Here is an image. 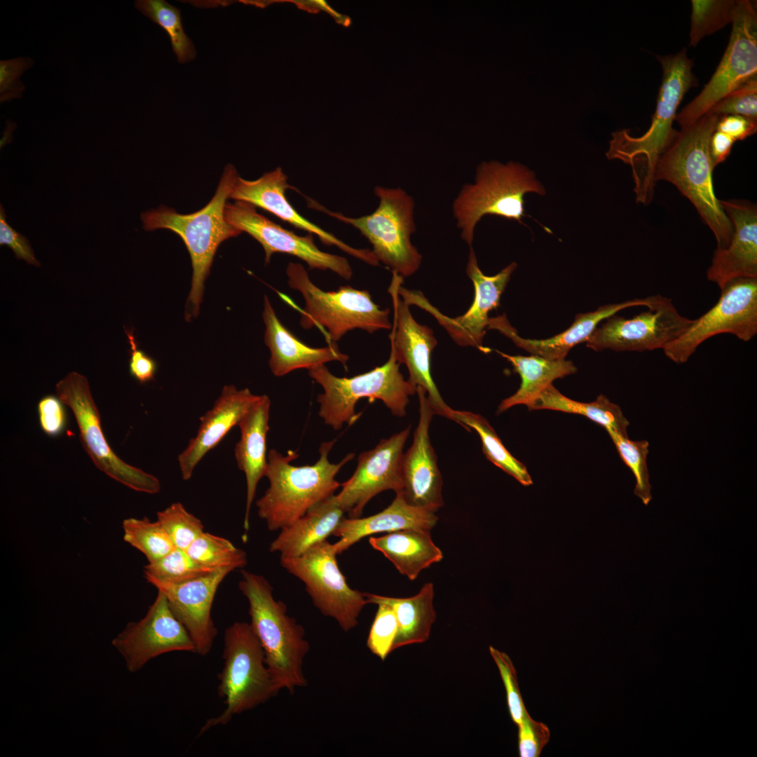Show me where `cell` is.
Masks as SVG:
<instances>
[{
  "label": "cell",
  "instance_id": "f546056e",
  "mask_svg": "<svg viewBox=\"0 0 757 757\" xmlns=\"http://www.w3.org/2000/svg\"><path fill=\"white\" fill-rule=\"evenodd\" d=\"M344 512L337 504L334 494L316 504L292 524L282 528L270 545L271 552L280 557H296L315 544L333 535Z\"/></svg>",
  "mask_w": 757,
  "mask_h": 757
},
{
  "label": "cell",
  "instance_id": "4fadbf2b",
  "mask_svg": "<svg viewBox=\"0 0 757 757\" xmlns=\"http://www.w3.org/2000/svg\"><path fill=\"white\" fill-rule=\"evenodd\" d=\"M757 72V14L749 0H737L728 45L714 74L700 93L678 114L676 120L687 127L725 95L747 81Z\"/></svg>",
  "mask_w": 757,
  "mask_h": 757
},
{
  "label": "cell",
  "instance_id": "5bb4252c",
  "mask_svg": "<svg viewBox=\"0 0 757 757\" xmlns=\"http://www.w3.org/2000/svg\"><path fill=\"white\" fill-rule=\"evenodd\" d=\"M749 341L757 334V278H737L722 289L716 304L662 350L673 362L688 361L706 340L720 334Z\"/></svg>",
  "mask_w": 757,
  "mask_h": 757
},
{
  "label": "cell",
  "instance_id": "7c38bea8",
  "mask_svg": "<svg viewBox=\"0 0 757 757\" xmlns=\"http://www.w3.org/2000/svg\"><path fill=\"white\" fill-rule=\"evenodd\" d=\"M334 545L318 543L296 557H280V565L302 581L314 606L335 620L344 632L358 624L366 604L364 594L352 589L340 571Z\"/></svg>",
  "mask_w": 757,
  "mask_h": 757
},
{
  "label": "cell",
  "instance_id": "8fae6325",
  "mask_svg": "<svg viewBox=\"0 0 757 757\" xmlns=\"http://www.w3.org/2000/svg\"><path fill=\"white\" fill-rule=\"evenodd\" d=\"M55 391L63 404L71 409L81 444L100 471L136 491L155 494L161 491L157 477L128 464L112 451L102 431L99 410L84 376L76 371L69 373L57 383Z\"/></svg>",
  "mask_w": 757,
  "mask_h": 757
},
{
  "label": "cell",
  "instance_id": "ac0fdd59",
  "mask_svg": "<svg viewBox=\"0 0 757 757\" xmlns=\"http://www.w3.org/2000/svg\"><path fill=\"white\" fill-rule=\"evenodd\" d=\"M112 644L124 658L127 669L132 673L165 653L175 651L196 653L191 636L173 614L161 591H158L144 617L128 623L113 639Z\"/></svg>",
  "mask_w": 757,
  "mask_h": 757
},
{
  "label": "cell",
  "instance_id": "5b68a950",
  "mask_svg": "<svg viewBox=\"0 0 757 757\" xmlns=\"http://www.w3.org/2000/svg\"><path fill=\"white\" fill-rule=\"evenodd\" d=\"M238 587L249 604L250 625L265 654L266 665L278 688L290 693L307 685L303 665L309 651L305 630L276 600L263 575L243 570Z\"/></svg>",
  "mask_w": 757,
  "mask_h": 757
},
{
  "label": "cell",
  "instance_id": "603a6c76",
  "mask_svg": "<svg viewBox=\"0 0 757 757\" xmlns=\"http://www.w3.org/2000/svg\"><path fill=\"white\" fill-rule=\"evenodd\" d=\"M291 188L285 174L277 168L253 181L238 177L229 198L265 210L299 229L316 235L325 245L336 246L365 263L379 264L372 250L353 247L299 214L286 198L285 191Z\"/></svg>",
  "mask_w": 757,
  "mask_h": 757
},
{
  "label": "cell",
  "instance_id": "4316f807",
  "mask_svg": "<svg viewBox=\"0 0 757 757\" xmlns=\"http://www.w3.org/2000/svg\"><path fill=\"white\" fill-rule=\"evenodd\" d=\"M262 315L266 326L264 341L271 352L268 364L274 376H282L302 368L310 369L331 361L346 364L348 360L336 343L313 348L300 341L282 324L266 296Z\"/></svg>",
  "mask_w": 757,
  "mask_h": 757
},
{
  "label": "cell",
  "instance_id": "ffe728a7",
  "mask_svg": "<svg viewBox=\"0 0 757 757\" xmlns=\"http://www.w3.org/2000/svg\"><path fill=\"white\" fill-rule=\"evenodd\" d=\"M411 426L388 439H383L373 449L360 454L353 475L341 484L334 498L348 517H360L367 503L386 490L395 493L402 489V451Z\"/></svg>",
  "mask_w": 757,
  "mask_h": 757
},
{
  "label": "cell",
  "instance_id": "f5cc1de1",
  "mask_svg": "<svg viewBox=\"0 0 757 757\" xmlns=\"http://www.w3.org/2000/svg\"><path fill=\"white\" fill-rule=\"evenodd\" d=\"M735 141L728 135L715 130L710 140V154L714 167L723 163L730 155Z\"/></svg>",
  "mask_w": 757,
  "mask_h": 757
},
{
  "label": "cell",
  "instance_id": "681fc988",
  "mask_svg": "<svg viewBox=\"0 0 757 757\" xmlns=\"http://www.w3.org/2000/svg\"><path fill=\"white\" fill-rule=\"evenodd\" d=\"M3 205L0 206V245L10 247L16 259H22L27 264L41 266L36 259L31 245L25 236L17 232L7 222Z\"/></svg>",
  "mask_w": 757,
  "mask_h": 757
},
{
  "label": "cell",
  "instance_id": "3957f363",
  "mask_svg": "<svg viewBox=\"0 0 757 757\" xmlns=\"http://www.w3.org/2000/svg\"><path fill=\"white\" fill-rule=\"evenodd\" d=\"M238 177L236 168L227 165L212 198L193 213L179 214L172 208L161 205L140 215L144 230H170L181 237L189 252L193 275L185 312L187 321L199 313L205 282L218 247L224 240L243 233L226 221L224 213Z\"/></svg>",
  "mask_w": 757,
  "mask_h": 757
},
{
  "label": "cell",
  "instance_id": "e575fe53",
  "mask_svg": "<svg viewBox=\"0 0 757 757\" xmlns=\"http://www.w3.org/2000/svg\"><path fill=\"white\" fill-rule=\"evenodd\" d=\"M450 419L468 431L469 428H472L477 432L482 441L484 454L496 466L523 485L532 484L526 467L507 451L484 417L470 411L451 409Z\"/></svg>",
  "mask_w": 757,
  "mask_h": 757
},
{
  "label": "cell",
  "instance_id": "d590c367",
  "mask_svg": "<svg viewBox=\"0 0 757 757\" xmlns=\"http://www.w3.org/2000/svg\"><path fill=\"white\" fill-rule=\"evenodd\" d=\"M135 6L168 34L179 62L185 63L196 57L194 46L184 33L179 9L163 0H138Z\"/></svg>",
  "mask_w": 757,
  "mask_h": 757
},
{
  "label": "cell",
  "instance_id": "7402d4cb",
  "mask_svg": "<svg viewBox=\"0 0 757 757\" xmlns=\"http://www.w3.org/2000/svg\"><path fill=\"white\" fill-rule=\"evenodd\" d=\"M232 571L229 568H219L178 584L149 582L165 596L173 614L191 636L196 654L205 656L213 647L217 629L212 618V603L220 584Z\"/></svg>",
  "mask_w": 757,
  "mask_h": 757
},
{
  "label": "cell",
  "instance_id": "e0dca14e",
  "mask_svg": "<svg viewBox=\"0 0 757 757\" xmlns=\"http://www.w3.org/2000/svg\"><path fill=\"white\" fill-rule=\"evenodd\" d=\"M224 213L230 225L246 232L261 245L266 264L269 263L273 254L285 253L304 261L310 269L329 270L346 280L353 275L346 258L320 250L312 234L298 236L261 214L248 203H226Z\"/></svg>",
  "mask_w": 757,
  "mask_h": 757
},
{
  "label": "cell",
  "instance_id": "7dc6e473",
  "mask_svg": "<svg viewBox=\"0 0 757 757\" xmlns=\"http://www.w3.org/2000/svg\"><path fill=\"white\" fill-rule=\"evenodd\" d=\"M33 63V60L28 57L0 61L1 102L21 97L25 86L20 82V77Z\"/></svg>",
  "mask_w": 757,
  "mask_h": 757
},
{
  "label": "cell",
  "instance_id": "8992f818",
  "mask_svg": "<svg viewBox=\"0 0 757 757\" xmlns=\"http://www.w3.org/2000/svg\"><path fill=\"white\" fill-rule=\"evenodd\" d=\"M545 194L535 174L524 165L509 162H483L476 170L473 183L465 184L453 200L452 212L461 238L470 247L477 224L486 214L523 224L526 217L524 196Z\"/></svg>",
  "mask_w": 757,
  "mask_h": 757
},
{
  "label": "cell",
  "instance_id": "277c9868",
  "mask_svg": "<svg viewBox=\"0 0 757 757\" xmlns=\"http://www.w3.org/2000/svg\"><path fill=\"white\" fill-rule=\"evenodd\" d=\"M335 439L323 442L319 449L320 457L311 465L294 466L291 462L299 454L289 451L284 456L275 449L267 455L265 477L269 486L257 501L258 514L268 530L274 531L292 524L316 504L334 494L341 484L335 477L341 468L352 460L348 453L338 463H332L328 454Z\"/></svg>",
  "mask_w": 757,
  "mask_h": 757
},
{
  "label": "cell",
  "instance_id": "60d3db41",
  "mask_svg": "<svg viewBox=\"0 0 757 757\" xmlns=\"http://www.w3.org/2000/svg\"><path fill=\"white\" fill-rule=\"evenodd\" d=\"M622 461L629 467L636 479L634 493L648 505L652 499L651 485L647 465L649 443L646 440L632 441L627 435L608 432Z\"/></svg>",
  "mask_w": 757,
  "mask_h": 757
},
{
  "label": "cell",
  "instance_id": "f907efd6",
  "mask_svg": "<svg viewBox=\"0 0 757 757\" xmlns=\"http://www.w3.org/2000/svg\"><path fill=\"white\" fill-rule=\"evenodd\" d=\"M130 350L129 359V371L130 375L141 384L154 379L157 370L155 360L137 347L133 330H125Z\"/></svg>",
  "mask_w": 757,
  "mask_h": 757
},
{
  "label": "cell",
  "instance_id": "9c48e42d",
  "mask_svg": "<svg viewBox=\"0 0 757 757\" xmlns=\"http://www.w3.org/2000/svg\"><path fill=\"white\" fill-rule=\"evenodd\" d=\"M286 273L289 287L299 291L304 299L305 306L300 311L301 327L325 329L329 343H336L356 328L373 333L392 327L390 309H381L368 291L348 285L335 291L322 290L299 263L289 262Z\"/></svg>",
  "mask_w": 757,
  "mask_h": 757
},
{
  "label": "cell",
  "instance_id": "ee69618b",
  "mask_svg": "<svg viewBox=\"0 0 757 757\" xmlns=\"http://www.w3.org/2000/svg\"><path fill=\"white\" fill-rule=\"evenodd\" d=\"M506 690L509 712L513 722L519 725L529 714L527 711L519 688L517 672L510 657L493 646L489 647Z\"/></svg>",
  "mask_w": 757,
  "mask_h": 757
},
{
  "label": "cell",
  "instance_id": "52a82bcc",
  "mask_svg": "<svg viewBox=\"0 0 757 757\" xmlns=\"http://www.w3.org/2000/svg\"><path fill=\"white\" fill-rule=\"evenodd\" d=\"M222 657L224 666L218 675L217 692L226 708L218 716L207 720L199 735L227 724L235 715L266 702L280 690L250 623L236 622L226 628Z\"/></svg>",
  "mask_w": 757,
  "mask_h": 757
},
{
  "label": "cell",
  "instance_id": "816d5d0a",
  "mask_svg": "<svg viewBox=\"0 0 757 757\" xmlns=\"http://www.w3.org/2000/svg\"><path fill=\"white\" fill-rule=\"evenodd\" d=\"M757 120L739 115H728L719 118L716 130L723 132L735 141L743 140L756 133Z\"/></svg>",
  "mask_w": 757,
  "mask_h": 757
},
{
  "label": "cell",
  "instance_id": "b9f144b4",
  "mask_svg": "<svg viewBox=\"0 0 757 757\" xmlns=\"http://www.w3.org/2000/svg\"><path fill=\"white\" fill-rule=\"evenodd\" d=\"M157 521L165 529L175 547L186 550L204 532L203 522L179 502L173 503L157 512Z\"/></svg>",
  "mask_w": 757,
  "mask_h": 757
},
{
  "label": "cell",
  "instance_id": "9a60e30c",
  "mask_svg": "<svg viewBox=\"0 0 757 757\" xmlns=\"http://www.w3.org/2000/svg\"><path fill=\"white\" fill-rule=\"evenodd\" d=\"M517 266L512 262L495 275L489 276L480 270L477 257L470 246L466 273L473 283L475 295L469 309L456 318L442 314L419 291L409 290L400 284L397 292L409 305H416L431 314L451 338L461 346L475 347L486 353L483 339L488 327L489 313L496 308L512 273Z\"/></svg>",
  "mask_w": 757,
  "mask_h": 757
},
{
  "label": "cell",
  "instance_id": "836d02e7",
  "mask_svg": "<svg viewBox=\"0 0 757 757\" xmlns=\"http://www.w3.org/2000/svg\"><path fill=\"white\" fill-rule=\"evenodd\" d=\"M527 407L530 410L551 409L582 415L603 427L608 432L627 435L629 421L620 407L603 395H599L592 402H580L562 395L551 384Z\"/></svg>",
  "mask_w": 757,
  "mask_h": 757
},
{
  "label": "cell",
  "instance_id": "d6986e66",
  "mask_svg": "<svg viewBox=\"0 0 757 757\" xmlns=\"http://www.w3.org/2000/svg\"><path fill=\"white\" fill-rule=\"evenodd\" d=\"M391 283L388 288L394 310V323L390 334V347L400 364H404L409 377L407 380L416 389L423 388L435 413L450 419L451 408L442 398L430 373V357L437 344L433 331L428 326L418 323L413 318L409 304L402 300L397 292L403 278L392 272Z\"/></svg>",
  "mask_w": 757,
  "mask_h": 757
},
{
  "label": "cell",
  "instance_id": "8d00e7d4",
  "mask_svg": "<svg viewBox=\"0 0 757 757\" xmlns=\"http://www.w3.org/2000/svg\"><path fill=\"white\" fill-rule=\"evenodd\" d=\"M186 551L198 564L212 570L229 568L234 571L247 562L244 550L226 538L205 531Z\"/></svg>",
  "mask_w": 757,
  "mask_h": 757
},
{
  "label": "cell",
  "instance_id": "30bf717a",
  "mask_svg": "<svg viewBox=\"0 0 757 757\" xmlns=\"http://www.w3.org/2000/svg\"><path fill=\"white\" fill-rule=\"evenodd\" d=\"M374 193L379 199L377 208L369 214L356 218L329 211L313 200L308 202V206L356 228L371 244L378 261L402 278L409 277L418 270L422 262L421 254L411 241L416 231L414 200L400 187L378 186Z\"/></svg>",
  "mask_w": 757,
  "mask_h": 757
},
{
  "label": "cell",
  "instance_id": "f6af8a7d",
  "mask_svg": "<svg viewBox=\"0 0 757 757\" xmlns=\"http://www.w3.org/2000/svg\"><path fill=\"white\" fill-rule=\"evenodd\" d=\"M708 112L718 118L728 115H739L757 120L756 78L725 95Z\"/></svg>",
  "mask_w": 757,
  "mask_h": 757
},
{
  "label": "cell",
  "instance_id": "bcb514c9",
  "mask_svg": "<svg viewBox=\"0 0 757 757\" xmlns=\"http://www.w3.org/2000/svg\"><path fill=\"white\" fill-rule=\"evenodd\" d=\"M517 727L519 756H539L550 740V732L547 726L534 721L528 715Z\"/></svg>",
  "mask_w": 757,
  "mask_h": 757
},
{
  "label": "cell",
  "instance_id": "c3c4849f",
  "mask_svg": "<svg viewBox=\"0 0 757 757\" xmlns=\"http://www.w3.org/2000/svg\"><path fill=\"white\" fill-rule=\"evenodd\" d=\"M39 421L42 431L49 437L62 434L67 425V414L63 402L57 396L48 395L38 402Z\"/></svg>",
  "mask_w": 757,
  "mask_h": 757
},
{
  "label": "cell",
  "instance_id": "4dcf8cb0",
  "mask_svg": "<svg viewBox=\"0 0 757 757\" xmlns=\"http://www.w3.org/2000/svg\"><path fill=\"white\" fill-rule=\"evenodd\" d=\"M369 543L410 580H416L423 570L443 559V553L433 542L429 530H400L379 537L371 536Z\"/></svg>",
  "mask_w": 757,
  "mask_h": 757
},
{
  "label": "cell",
  "instance_id": "cb8c5ba5",
  "mask_svg": "<svg viewBox=\"0 0 757 757\" xmlns=\"http://www.w3.org/2000/svg\"><path fill=\"white\" fill-rule=\"evenodd\" d=\"M732 226L725 248L716 247L707 279L722 289L737 278H757V207L743 200H720Z\"/></svg>",
  "mask_w": 757,
  "mask_h": 757
},
{
  "label": "cell",
  "instance_id": "f35d334b",
  "mask_svg": "<svg viewBox=\"0 0 757 757\" xmlns=\"http://www.w3.org/2000/svg\"><path fill=\"white\" fill-rule=\"evenodd\" d=\"M214 571L215 570L198 564L186 550L175 547L158 561L144 566V576L148 582L157 580L178 584L198 578Z\"/></svg>",
  "mask_w": 757,
  "mask_h": 757
},
{
  "label": "cell",
  "instance_id": "7a4b0ae2",
  "mask_svg": "<svg viewBox=\"0 0 757 757\" xmlns=\"http://www.w3.org/2000/svg\"><path fill=\"white\" fill-rule=\"evenodd\" d=\"M719 118L707 112L681 128L658 161L655 179L674 184L695 206L713 232L718 248L727 247L732 226L714 191L710 140Z\"/></svg>",
  "mask_w": 757,
  "mask_h": 757
},
{
  "label": "cell",
  "instance_id": "ab89813d",
  "mask_svg": "<svg viewBox=\"0 0 757 757\" xmlns=\"http://www.w3.org/2000/svg\"><path fill=\"white\" fill-rule=\"evenodd\" d=\"M737 1L693 0L690 46H695L705 36L732 23Z\"/></svg>",
  "mask_w": 757,
  "mask_h": 757
},
{
  "label": "cell",
  "instance_id": "f1b7e54d",
  "mask_svg": "<svg viewBox=\"0 0 757 757\" xmlns=\"http://www.w3.org/2000/svg\"><path fill=\"white\" fill-rule=\"evenodd\" d=\"M437 521L434 512L411 506L396 493L393 502L378 513L363 518L343 517L333 533L339 538L333 545L339 554L366 536L407 528L431 531Z\"/></svg>",
  "mask_w": 757,
  "mask_h": 757
},
{
  "label": "cell",
  "instance_id": "d4e9b609",
  "mask_svg": "<svg viewBox=\"0 0 757 757\" xmlns=\"http://www.w3.org/2000/svg\"><path fill=\"white\" fill-rule=\"evenodd\" d=\"M662 296L654 295L643 299H634L620 303L609 304L596 311L576 315L569 328L551 338L531 339L521 337L503 314L490 318L487 329H496L510 339L517 346L532 355L548 360L565 359L569 350L578 343L587 341L598 324L603 320L615 315L618 311L634 306H651L659 302Z\"/></svg>",
  "mask_w": 757,
  "mask_h": 757
},
{
  "label": "cell",
  "instance_id": "1f68e13d",
  "mask_svg": "<svg viewBox=\"0 0 757 757\" xmlns=\"http://www.w3.org/2000/svg\"><path fill=\"white\" fill-rule=\"evenodd\" d=\"M434 585L425 583L414 596L396 598L364 592L367 603L389 605L397 621V633L393 651L402 646L426 641L436 620L433 606Z\"/></svg>",
  "mask_w": 757,
  "mask_h": 757
},
{
  "label": "cell",
  "instance_id": "2e32d148",
  "mask_svg": "<svg viewBox=\"0 0 757 757\" xmlns=\"http://www.w3.org/2000/svg\"><path fill=\"white\" fill-rule=\"evenodd\" d=\"M632 318L613 315L596 327L586 341L587 347L600 351L643 352L663 349L693 323L681 315L671 300L662 296L655 305Z\"/></svg>",
  "mask_w": 757,
  "mask_h": 757
},
{
  "label": "cell",
  "instance_id": "d6a6232c",
  "mask_svg": "<svg viewBox=\"0 0 757 757\" xmlns=\"http://www.w3.org/2000/svg\"><path fill=\"white\" fill-rule=\"evenodd\" d=\"M513 366L514 371L521 377V385L517 391L503 400L498 406V412L518 405L528 406L557 378L574 374L577 371L574 364L565 359L548 360L538 355H510L496 350Z\"/></svg>",
  "mask_w": 757,
  "mask_h": 757
},
{
  "label": "cell",
  "instance_id": "484cf974",
  "mask_svg": "<svg viewBox=\"0 0 757 757\" xmlns=\"http://www.w3.org/2000/svg\"><path fill=\"white\" fill-rule=\"evenodd\" d=\"M245 388L238 390L235 386H225L212 407L200 418V423L194 437L178 456L182 478L189 480L203 456L224 439L257 400Z\"/></svg>",
  "mask_w": 757,
  "mask_h": 757
},
{
  "label": "cell",
  "instance_id": "74e56055",
  "mask_svg": "<svg viewBox=\"0 0 757 757\" xmlns=\"http://www.w3.org/2000/svg\"><path fill=\"white\" fill-rule=\"evenodd\" d=\"M123 540L142 552L148 563L158 561L175 548L158 521L148 518H127L122 522Z\"/></svg>",
  "mask_w": 757,
  "mask_h": 757
},
{
  "label": "cell",
  "instance_id": "83f0119b",
  "mask_svg": "<svg viewBox=\"0 0 757 757\" xmlns=\"http://www.w3.org/2000/svg\"><path fill=\"white\" fill-rule=\"evenodd\" d=\"M271 401L266 395H259L239 421L240 438L234 454L238 468L246 479V505L243 527L249 529L250 514L259 480L265 477L267 466L266 435L269 430Z\"/></svg>",
  "mask_w": 757,
  "mask_h": 757
},
{
  "label": "cell",
  "instance_id": "6da1fadb",
  "mask_svg": "<svg viewBox=\"0 0 757 757\" xmlns=\"http://www.w3.org/2000/svg\"><path fill=\"white\" fill-rule=\"evenodd\" d=\"M657 58L662 68V79L649 128L638 137L631 136L627 130L613 132L606 154L610 160L619 159L631 166L636 200L644 205L653 198L658 161L678 135L673 128L677 109L685 94L696 84L693 62L686 48Z\"/></svg>",
  "mask_w": 757,
  "mask_h": 757
},
{
  "label": "cell",
  "instance_id": "ba28073f",
  "mask_svg": "<svg viewBox=\"0 0 757 757\" xmlns=\"http://www.w3.org/2000/svg\"><path fill=\"white\" fill-rule=\"evenodd\" d=\"M400 364L390 347L385 364L353 377L336 376L325 364L308 369L309 376L323 389L317 398L319 416L334 430L341 429L344 424L350 425L359 417L355 411V404L365 397L371 402L381 400L394 416H405L409 397L416 393V389L404 379Z\"/></svg>",
  "mask_w": 757,
  "mask_h": 757
},
{
  "label": "cell",
  "instance_id": "44dd1931",
  "mask_svg": "<svg viewBox=\"0 0 757 757\" xmlns=\"http://www.w3.org/2000/svg\"><path fill=\"white\" fill-rule=\"evenodd\" d=\"M419 421L411 446L403 453L401 463L400 494L410 505L428 512H437L444 505L443 481L436 453L429 437V428L435 413L425 390L418 386Z\"/></svg>",
  "mask_w": 757,
  "mask_h": 757
},
{
  "label": "cell",
  "instance_id": "7bdbcfd3",
  "mask_svg": "<svg viewBox=\"0 0 757 757\" xmlns=\"http://www.w3.org/2000/svg\"><path fill=\"white\" fill-rule=\"evenodd\" d=\"M368 635L367 646L369 650L381 660L393 652V643L397 633V621L393 608L388 604L379 603Z\"/></svg>",
  "mask_w": 757,
  "mask_h": 757
}]
</instances>
